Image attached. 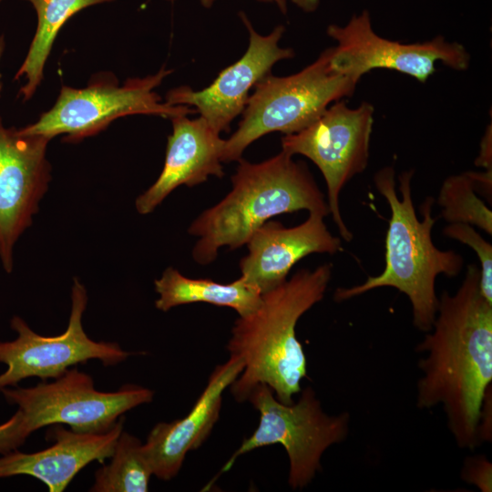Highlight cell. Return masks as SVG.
<instances>
[{
    "label": "cell",
    "mask_w": 492,
    "mask_h": 492,
    "mask_svg": "<svg viewBox=\"0 0 492 492\" xmlns=\"http://www.w3.org/2000/svg\"><path fill=\"white\" fill-rule=\"evenodd\" d=\"M87 304V290L74 278L70 316L64 333L55 336L41 335L23 318L13 316L10 327L16 333L15 339L0 341V363L7 367L0 374V390L17 386L29 377L43 381L56 379L69 367L89 360H99L104 366H113L134 354L116 342H97L87 336L82 325Z\"/></svg>",
    "instance_id": "30bf717a"
},
{
    "label": "cell",
    "mask_w": 492,
    "mask_h": 492,
    "mask_svg": "<svg viewBox=\"0 0 492 492\" xmlns=\"http://www.w3.org/2000/svg\"><path fill=\"white\" fill-rule=\"evenodd\" d=\"M166 1H169V2H173L174 0H166Z\"/></svg>",
    "instance_id": "83f0119b"
},
{
    "label": "cell",
    "mask_w": 492,
    "mask_h": 492,
    "mask_svg": "<svg viewBox=\"0 0 492 492\" xmlns=\"http://www.w3.org/2000/svg\"><path fill=\"white\" fill-rule=\"evenodd\" d=\"M443 234L469 246L477 252L480 262L479 289L483 297L492 303V245L466 223H449Z\"/></svg>",
    "instance_id": "7402d4cb"
},
{
    "label": "cell",
    "mask_w": 492,
    "mask_h": 492,
    "mask_svg": "<svg viewBox=\"0 0 492 492\" xmlns=\"http://www.w3.org/2000/svg\"><path fill=\"white\" fill-rule=\"evenodd\" d=\"M49 138L6 128L0 118V261L5 272L14 268V248L33 223L48 189Z\"/></svg>",
    "instance_id": "7c38bea8"
},
{
    "label": "cell",
    "mask_w": 492,
    "mask_h": 492,
    "mask_svg": "<svg viewBox=\"0 0 492 492\" xmlns=\"http://www.w3.org/2000/svg\"><path fill=\"white\" fill-rule=\"evenodd\" d=\"M479 276L469 264L456 292H442L432 329L415 348L425 354L416 407L442 405L457 446L467 449L481 445L480 411L492 382V303L480 292Z\"/></svg>",
    "instance_id": "6da1fadb"
},
{
    "label": "cell",
    "mask_w": 492,
    "mask_h": 492,
    "mask_svg": "<svg viewBox=\"0 0 492 492\" xmlns=\"http://www.w3.org/2000/svg\"><path fill=\"white\" fill-rule=\"evenodd\" d=\"M4 49H5V38H4V36H0V59L3 55ZM1 88H2V83H1V74H0V91H1Z\"/></svg>",
    "instance_id": "4316f807"
},
{
    "label": "cell",
    "mask_w": 492,
    "mask_h": 492,
    "mask_svg": "<svg viewBox=\"0 0 492 492\" xmlns=\"http://www.w3.org/2000/svg\"><path fill=\"white\" fill-rule=\"evenodd\" d=\"M297 402H280L265 384H257L247 401L260 413L256 430L245 438L224 464L228 471L236 458L259 447L282 445L289 458L288 484L293 490L306 487L322 471V456L350 432V414L328 415L311 386L301 390Z\"/></svg>",
    "instance_id": "8992f818"
},
{
    "label": "cell",
    "mask_w": 492,
    "mask_h": 492,
    "mask_svg": "<svg viewBox=\"0 0 492 492\" xmlns=\"http://www.w3.org/2000/svg\"><path fill=\"white\" fill-rule=\"evenodd\" d=\"M172 73L162 67L155 75L128 78L123 86L97 81L78 89L64 86L54 107L34 124L20 128L25 134L50 139L65 134V141L76 142L97 134L114 119L135 114L172 118L197 113L187 106L162 102L154 91Z\"/></svg>",
    "instance_id": "ba28073f"
},
{
    "label": "cell",
    "mask_w": 492,
    "mask_h": 492,
    "mask_svg": "<svg viewBox=\"0 0 492 492\" xmlns=\"http://www.w3.org/2000/svg\"><path fill=\"white\" fill-rule=\"evenodd\" d=\"M282 150L260 163L239 159L231 176L232 189L190 224L188 232L199 237L193 260L212 262L219 250L241 248L271 218L299 210L330 214L323 193L303 161Z\"/></svg>",
    "instance_id": "277c9868"
},
{
    "label": "cell",
    "mask_w": 492,
    "mask_h": 492,
    "mask_svg": "<svg viewBox=\"0 0 492 492\" xmlns=\"http://www.w3.org/2000/svg\"><path fill=\"white\" fill-rule=\"evenodd\" d=\"M21 425L18 410L5 422L0 424V455L16 450L26 440Z\"/></svg>",
    "instance_id": "cb8c5ba5"
},
{
    "label": "cell",
    "mask_w": 492,
    "mask_h": 492,
    "mask_svg": "<svg viewBox=\"0 0 492 492\" xmlns=\"http://www.w3.org/2000/svg\"><path fill=\"white\" fill-rule=\"evenodd\" d=\"M110 462L98 468L91 492H147L151 465L141 441L122 431L118 436Z\"/></svg>",
    "instance_id": "ffe728a7"
},
{
    "label": "cell",
    "mask_w": 492,
    "mask_h": 492,
    "mask_svg": "<svg viewBox=\"0 0 492 492\" xmlns=\"http://www.w3.org/2000/svg\"><path fill=\"white\" fill-rule=\"evenodd\" d=\"M332 47L293 75L271 73L255 86L236 131L225 139L221 162L238 161L246 148L274 131L296 133L314 122L333 103L351 97L358 84L330 64Z\"/></svg>",
    "instance_id": "5b68a950"
},
{
    "label": "cell",
    "mask_w": 492,
    "mask_h": 492,
    "mask_svg": "<svg viewBox=\"0 0 492 492\" xmlns=\"http://www.w3.org/2000/svg\"><path fill=\"white\" fill-rule=\"evenodd\" d=\"M491 386L485 394L478 422V439L480 443L491 442L492 439V399Z\"/></svg>",
    "instance_id": "d4e9b609"
},
{
    "label": "cell",
    "mask_w": 492,
    "mask_h": 492,
    "mask_svg": "<svg viewBox=\"0 0 492 492\" xmlns=\"http://www.w3.org/2000/svg\"><path fill=\"white\" fill-rule=\"evenodd\" d=\"M0 392L9 404L17 405L27 437L51 425H67L79 433H104L126 412L154 397L151 389L133 384L115 392L97 391L92 377L76 367L51 383L5 387Z\"/></svg>",
    "instance_id": "52a82bcc"
},
{
    "label": "cell",
    "mask_w": 492,
    "mask_h": 492,
    "mask_svg": "<svg viewBox=\"0 0 492 492\" xmlns=\"http://www.w3.org/2000/svg\"><path fill=\"white\" fill-rule=\"evenodd\" d=\"M462 479L482 492L492 491V464L485 456H468L461 472Z\"/></svg>",
    "instance_id": "603a6c76"
},
{
    "label": "cell",
    "mask_w": 492,
    "mask_h": 492,
    "mask_svg": "<svg viewBox=\"0 0 492 492\" xmlns=\"http://www.w3.org/2000/svg\"><path fill=\"white\" fill-rule=\"evenodd\" d=\"M174 117L172 133L168 138L166 158L157 180L135 202L140 214L152 212L180 185L193 187L209 176L222 178L221 155L225 139L200 117Z\"/></svg>",
    "instance_id": "e0dca14e"
},
{
    "label": "cell",
    "mask_w": 492,
    "mask_h": 492,
    "mask_svg": "<svg viewBox=\"0 0 492 492\" xmlns=\"http://www.w3.org/2000/svg\"><path fill=\"white\" fill-rule=\"evenodd\" d=\"M239 15L250 35L249 46L235 63L220 72L215 80L201 90L181 86L168 92L166 102L173 106L194 107L209 125L218 131L229 132L231 123L243 112L250 90L277 62L294 56L292 48L281 47L285 31L279 25L266 36L260 35L245 13Z\"/></svg>",
    "instance_id": "4fadbf2b"
},
{
    "label": "cell",
    "mask_w": 492,
    "mask_h": 492,
    "mask_svg": "<svg viewBox=\"0 0 492 492\" xmlns=\"http://www.w3.org/2000/svg\"><path fill=\"white\" fill-rule=\"evenodd\" d=\"M374 114V106L368 102L349 108L339 100L305 128L282 138V150L306 157L322 172L330 213L345 241H352L353 234L343 220L339 196L344 186L367 167Z\"/></svg>",
    "instance_id": "9c48e42d"
},
{
    "label": "cell",
    "mask_w": 492,
    "mask_h": 492,
    "mask_svg": "<svg viewBox=\"0 0 492 492\" xmlns=\"http://www.w3.org/2000/svg\"><path fill=\"white\" fill-rule=\"evenodd\" d=\"M242 361L230 355L215 367L207 385L188 415L156 424L143 444L153 476L169 481L179 472L188 452L200 446L217 423L222 393L243 370Z\"/></svg>",
    "instance_id": "9a60e30c"
},
{
    "label": "cell",
    "mask_w": 492,
    "mask_h": 492,
    "mask_svg": "<svg viewBox=\"0 0 492 492\" xmlns=\"http://www.w3.org/2000/svg\"><path fill=\"white\" fill-rule=\"evenodd\" d=\"M217 0H200L204 7L210 8ZM262 3L275 4L282 14L287 13L288 0H257ZM297 7L306 13L314 12L319 5L320 0H291Z\"/></svg>",
    "instance_id": "484cf974"
},
{
    "label": "cell",
    "mask_w": 492,
    "mask_h": 492,
    "mask_svg": "<svg viewBox=\"0 0 492 492\" xmlns=\"http://www.w3.org/2000/svg\"><path fill=\"white\" fill-rule=\"evenodd\" d=\"M332 277V264L302 269L289 280L261 294L259 306L239 316L227 343L230 355L243 370L229 386L237 402L247 401L259 384H267L286 405L302 390L307 361L296 337L299 319L323 300Z\"/></svg>",
    "instance_id": "7a4b0ae2"
},
{
    "label": "cell",
    "mask_w": 492,
    "mask_h": 492,
    "mask_svg": "<svg viewBox=\"0 0 492 492\" xmlns=\"http://www.w3.org/2000/svg\"><path fill=\"white\" fill-rule=\"evenodd\" d=\"M37 15V27L27 56L15 76L26 79L19 94L25 100L35 93L42 77L45 63L53 43L64 24L82 9L113 0H26Z\"/></svg>",
    "instance_id": "d6986e66"
},
{
    "label": "cell",
    "mask_w": 492,
    "mask_h": 492,
    "mask_svg": "<svg viewBox=\"0 0 492 492\" xmlns=\"http://www.w3.org/2000/svg\"><path fill=\"white\" fill-rule=\"evenodd\" d=\"M154 285L159 294L155 306L162 312L179 305L207 302L232 308L243 316L253 312L261 301V292L241 277L220 283L210 279L188 278L172 267L167 268Z\"/></svg>",
    "instance_id": "ac0fdd59"
},
{
    "label": "cell",
    "mask_w": 492,
    "mask_h": 492,
    "mask_svg": "<svg viewBox=\"0 0 492 492\" xmlns=\"http://www.w3.org/2000/svg\"><path fill=\"white\" fill-rule=\"evenodd\" d=\"M475 172H464L446 178L439 191L437 204L441 217L448 223H466L492 234V212L476 194Z\"/></svg>",
    "instance_id": "44dd1931"
},
{
    "label": "cell",
    "mask_w": 492,
    "mask_h": 492,
    "mask_svg": "<svg viewBox=\"0 0 492 492\" xmlns=\"http://www.w3.org/2000/svg\"><path fill=\"white\" fill-rule=\"evenodd\" d=\"M323 218L311 212L305 221L291 228L274 220L263 223L246 243L249 252L240 261L241 277L262 294L284 282L302 258L343 251L342 240L329 231Z\"/></svg>",
    "instance_id": "5bb4252c"
},
{
    "label": "cell",
    "mask_w": 492,
    "mask_h": 492,
    "mask_svg": "<svg viewBox=\"0 0 492 492\" xmlns=\"http://www.w3.org/2000/svg\"><path fill=\"white\" fill-rule=\"evenodd\" d=\"M326 32L336 42L331 67L357 82L374 69H388L425 83L436 72V62L457 71L466 70L470 64L466 48L442 36L409 44L382 37L374 30L367 10L354 15L343 26H328Z\"/></svg>",
    "instance_id": "8fae6325"
},
{
    "label": "cell",
    "mask_w": 492,
    "mask_h": 492,
    "mask_svg": "<svg viewBox=\"0 0 492 492\" xmlns=\"http://www.w3.org/2000/svg\"><path fill=\"white\" fill-rule=\"evenodd\" d=\"M395 169L386 166L378 170L374 181L391 210L385 236V265L375 276L361 284L337 288L336 302L350 300L369 291L392 287L405 293L412 305L413 324L424 333L432 329L438 307L436 280L438 275L456 277L464 266L462 255L453 250L442 251L432 240V229L437 220L433 217L434 198L427 197L420 205V220L414 208L411 193L413 170L398 176V196Z\"/></svg>",
    "instance_id": "3957f363"
},
{
    "label": "cell",
    "mask_w": 492,
    "mask_h": 492,
    "mask_svg": "<svg viewBox=\"0 0 492 492\" xmlns=\"http://www.w3.org/2000/svg\"><path fill=\"white\" fill-rule=\"evenodd\" d=\"M121 415L108 431L79 433L56 425L49 433L55 443L49 447L24 453L17 449L0 456V478L18 475L36 477L49 492H63L75 476L89 463H103L114 451L123 431Z\"/></svg>",
    "instance_id": "2e32d148"
}]
</instances>
